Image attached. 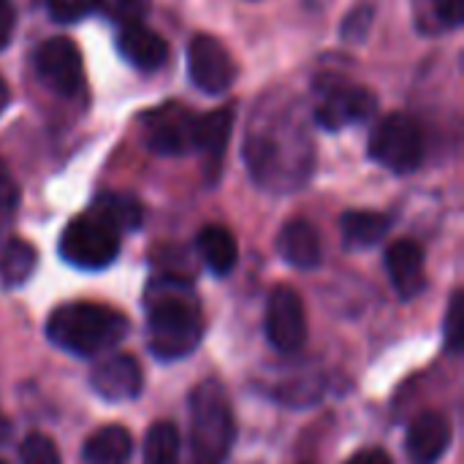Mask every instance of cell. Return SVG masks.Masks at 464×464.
Wrapping results in <instances>:
<instances>
[{
    "mask_svg": "<svg viewBox=\"0 0 464 464\" xmlns=\"http://www.w3.org/2000/svg\"><path fill=\"white\" fill-rule=\"evenodd\" d=\"M245 163L253 179L269 190H294L310 177L315 152L294 98L272 95L256 109L245 136Z\"/></svg>",
    "mask_w": 464,
    "mask_h": 464,
    "instance_id": "cell-1",
    "label": "cell"
},
{
    "mask_svg": "<svg viewBox=\"0 0 464 464\" xmlns=\"http://www.w3.org/2000/svg\"><path fill=\"white\" fill-rule=\"evenodd\" d=\"M150 351L174 362L193 353L204 334L201 302L179 275H160L147 291Z\"/></svg>",
    "mask_w": 464,
    "mask_h": 464,
    "instance_id": "cell-2",
    "label": "cell"
},
{
    "mask_svg": "<svg viewBox=\"0 0 464 464\" xmlns=\"http://www.w3.org/2000/svg\"><path fill=\"white\" fill-rule=\"evenodd\" d=\"M130 324L120 310L98 302H68L60 304L46 321V337L60 348L82 359L103 356L117 348Z\"/></svg>",
    "mask_w": 464,
    "mask_h": 464,
    "instance_id": "cell-3",
    "label": "cell"
},
{
    "mask_svg": "<svg viewBox=\"0 0 464 464\" xmlns=\"http://www.w3.org/2000/svg\"><path fill=\"white\" fill-rule=\"evenodd\" d=\"M237 440V421L226 389L204 381L190 392V459L193 464H223Z\"/></svg>",
    "mask_w": 464,
    "mask_h": 464,
    "instance_id": "cell-4",
    "label": "cell"
},
{
    "mask_svg": "<svg viewBox=\"0 0 464 464\" xmlns=\"http://www.w3.org/2000/svg\"><path fill=\"white\" fill-rule=\"evenodd\" d=\"M315 109L313 117L326 130H343L348 125H359L375 117L378 98L372 90L353 84L337 73H321L313 82Z\"/></svg>",
    "mask_w": 464,
    "mask_h": 464,
    "instance_id": "cell-5",
    "label": "cell"
},
{
    "mask_svg": "<svg viewBox=\"0 0 464 464\" xmlns=\"http://www.w3.org/2000/svg\"><path fill=\"white\" fill-rule=\"evenodd\" d=\"M60 256L76 269H106L120 256V234L95 212L73 218L60 237Z\"/></svg>",
    "mask_w": 464,
    "mask_h": 464,
    "instance_id": "cell-6",
    "label": "cell"
},
{
    "mask_svg": "<svg viewBox=\"0 0 464 464\" xmlns=\"http://www.w3.org/2000/svg\"><path fill=\"white\" fill-rule=\"evenodd\" d=\"M370 158L394 174H411L424 160V133L411 114H386L370 136Z\"/></svg>",
    "mask_w": 464,
    "mask_h": 464,
    "instance_id": "cell-7",
    "label": "cell"
},
{
    "mask_svg": "<svg viewBox=\"0 0 464 464\" xmlns=\"http://www.w3.org/2000/svg\"><path fill=\"white\" fill-rule=\"evenodd\" d=\"M141 125H144V141L152 152L171 155V158L196 152L198 114H193L188 106H182L177 101L163 103V106L152 109L150 114H144Z\"/></svg>",
    "mask_w": 464,
    "mask_h": 464,
    "instance_id": "cell-8",
    "label": "cell"
},
{
    "mask_svg": "<svg viewBox=\"0 0 464 464\" xmlns=\"http://www.w3.org/2000/svg\"><path fill=\"white\" fill-rule=\"evenodd\" d=\"M33 65H35L38 79L60 98L79 95L84 84V65L71 38H63V35L46 38L33 54Z\"/></svg>",
    "mask_w": 464,
    "mask_h": 464,
    "instance_id": "cell-9",
    "label": "cell"
},
{
    "mask_svg": "<svg viewBox=\"0 0 464 464\" xmlns=\"http://www.w3.org/2000/svg\"><path fill=\"white\" fill-rule=\"evenodd\" d=\"M188 73L201 92L223 95L237 79V63L215 35L198 33L188 44Z\"/></svg>",
    "mask_w": 464,
    "mask_h": 464,
    "instance_id": "cell-10",
    "label": "cell"
},
{
    "mask_svg": "<svg viewBox=\"0 0 464 464\" xmlns=\"http://www.w3.org/2000/svg\"><path fill=\"white\" fill-rule=\"evenodd\" d=\"M266 337L280 353H294L307 343V313L302 296L280 285L266 304Z\"/></svg>",
    "mask_w": 464,
    "mask_h": 464,
    "instance_id": "cell-11",
    "label": "cell"
},
{
    "mask_svg": "<svg viewBox=\"0 0 464 464\" xmlns=\"http://www.w3.org/2000/svg\"><path fill=\"white\" fill-rule=\"evenodd\" d=\"M90 386L106 402H128L144 389L141 367L130 353H109L95 364Z\"/></svg>",
    "mask_w": 464,
    "mask_h": 464,
    "instance_id": "cell-12",
    "label": "cell"
},
{
    "mask_svg": "<svg viewBox=\"0 0 464 464\" xmlns=\"http://www.w3.org/2000/svg\"><path fill=\"white\" fill-rule=\"evenodd\" d=\"M451 446V421L443 413H421L405 438V451L411 464H438Z\"/></svg>",
    "mask_w": 464,
    "mask_h": 464,
    "instance_id": "cell-13",
    "label": "cell"
},
{
    "mask_svg": "<svg viewBox=\"0 0 464 464\" xmlns=\"http://www.w3.org/2000/svg\"><path fill=\"white\" fill-rule=\"evenodd\" d=\"M386 269L400 299H413L424 291V250L413 239H400L386 250Z\"/></svg>",
    "mask_w": 464,
    "mask_h": 464,
    "instance_id": "cell-14",
    "label": "cell"
},
{
    "mask_svg": "<svg viewBox=\"0 0 464 464\" xmlns=\"http://www.w3.org/2000/svg\"><path fill=\"white\" fill-rule=\"evenodd\" d=\"M117 49L139 71H158L169 60L166 38L141 22L122 24L120 35H117Z\"/></svg>",
    "mask_w": 464,
    "mask_h": 464,
    "instance_id": "cell-15",
    "label": "cell"
},
{
    "mask_svg": "<svg viewBox=\"0 0 464 464\" xmlns=\"http://www.w3.org/2000/svg\"><path fill=\"white\" fill-rule=\"evenodd\" d=\"M277 253L294 269H315L321 264V237L304 218L288 220L277 237Z\"/></svg>",
    "mask_w": 464,
    "mask_h": 464,
    "instance_id": "cell-16",
    "label": "cell"
},
{
    "mask_svg": "<svg viewBox=\"0 0 464 464\" xmlns=\"http://www.w3.org/2000/svg\"><path fill=\"white\" fill-rule=\"evenodd\" d=\"M196 247L212 275H231L239 261V247L226 226H204L196 237Z\"/></svg>",
    "mask_w": 464,
    "mask_h": 464,
    "instance_id": "cell-17",
    "label": "cell"
},
{
    "mask_svg": "<svg viewBox=\"0 0 464 464\" xmlns=\"http://www.w3.org/2000/svg\"><path fill=\"white\" fill-rule=\"evenodd\" d=\"M130 457H133V438L120 424L95 430L84 443L87 464H128Z\"/></svg>",
    "mask_w": 464,
    "mask_h": 464,
    "instance_id": "cell-18",
    "label": "cell"
},
{
    "mask_svg": "<svg viewBox=\"0 0 464 464\" xmlns=\"http://www.w3.org/2000/svg\"><path fill=\"white\" fill-rule=\"evenodd\" d=\"M231 128H234V109H215L209 114H198V125H196V150L204 152L215 166L220 163L228 139H231Z\"/></svg>",
    "mask_w": 464,
    "mask_h": 464,
    "instance_id": "cell-19",
    "label": "cell"
},
{
    "mask_svg": "<svg viewBox=\"0 0 464 464\" xmlns=\"http://www.w3.org/2000/svg\"><path fill=\"white\" fill-rule=\"evenodd\" d=\"M340 226H343V239L348 247H372L389 234L392 218L383 212H372V209H353L343 215Z\"/></svg>",
    "mask_w": 464,
    "mask_h": 464,
    "instance_id": "cell-20",
    "label": "cell"
},
{
    "mask_svg": "<svg viewBox=\"0 0 464 464\" xmlns=\"http://www.w3.org/2000/svg\"><path fill=\"white\" fill-rule=\"evenodd\" d=\"M413 16L419 33L438 35L457 30L464 19V0H416Z\"/></svg>",
    "mask_w": 464,
    "mask_h": 464,
    "instance_id": "cell-21",
    "label": "cell"
},
{
    "mask_svg": "<svg viewBox=\"0 0 464 464\" xmlns=\"http://www.w3.org/2000/svg\"><path fill=\"white\" fill-rule=\"evenodd\" d=\"M101 220H106L117 234L122 231H136L141 226V204L128 196V193H103L95 198L92 209Z\"/></svg>",
    "mask_w": 464,
    "mask_h": 464,
    "instance_id": "cell-22",
    "label": "cell"
},
{
    "mask_svg": "<svg viewBox=\"0 0 464 464\" xmlns=\"http://www.w3.org/2000/svg\"><path fill=\"white\" fill-rule=\"evenodd\" d=\"M35 247L19 237L8 239L0 250V280L5 288H19L30 280L33 269H35Z\"/></svg>",
    "mask_w": 464,
    "mask_h": 464,
    "instance_id": "cell-23",
    "label": "cell"
},
{
    "mask_svg": "<svg viewBox=\"0 0 464 464\" xmlns=\"http://www.w3.org/2000/svg\"><path fill=\"white\" fill-rule=\"evenodd\" d=\"M179 430L171 421H158L144 438V464H179Z\"/></svg>",
    "mask_w": 464,
    "mask_h": 464,
    "instance_id": "cell-24",
    "label": "cell"
},
{
    "mask_svg": "<svg viewBox=\"0 0 464 464\" xmlns=\"http://www.w3.org/2000/svg\"><path fill=\"white\" fill-rule=\"evenodd\" d=\"M19 459L22 464H63L54 440L41 432H33L24 438V443L19 449Z\"/></svg>",
    "mask_w": 464,
    "mask_h": 464,
    "instance_id": "cell-25",
    "label": "cell"
},
{
    "mask_svg": "<svg viewBox=\"0 0 464 464\" xmlns=\"http://www.w3.org/2000/svg\"><path fill=\"white\" fill-rule=\"evenodd\" d=\"M95 8L114 22L133 24L144 19V14L150 11V0H95Z\"/></svg>",
    "mask_w": 464,
    "mask_h": 464,
    "instance_id": "cell-26",
    "label": "cell"
},
{
    "mask_svg": "<svg viewBox=\"0 0 464 464\" xmlns=\"http://www.w3.org/2000/svg\"><path fill=\"white\" fill-rule=\"evenodd\" d=\"M372 22H375V8H372V3L356 5V8L345 16V22H343V38H345L348 44H362V41H367V35H370V30H372Z\"/></svg>",
    "mask_w": 464,
    "mask_h": 464,
    "instance_id": "cell-27",
    "label": "cell"
},
{
    "mask_svg": "<svg viewBox=\"0 0 464 464\" xmlns=\"http://www.w3.org/2000/svg\"><path fill=\"white\" fill-rule=\"evenodd\" d=\"M446 345L451 353H459L464 345V294L454 291L446 313Z\"/></svg>",
    "mask_w": 464,
    "mask_h": 464,
    "instance_id": "cell-28",
    "label": "cell"
},
{
    "mask_svg": "<svg viewBox=\"0 0 464 464\" xmlns=\"http://www.w3.org/2000/svg\"><path fill=\"white\" fill-rule=\"evenodd\" d=\"M46 11L54 22H79L90 11H95V0H46Z\"/></svg>",
    "mask_w": 464,
    "mask_h": 464,
    "instance_id": "cell-29",
    "label": "cell"
},
{
    "mask_svg": "<svg viewBox=\"0 0 464 464\" xmlns=\"http://www.w3.org/2000/svg\"><path fill=\"white\" fill-rule=\"evenodd\" d=\"M19 204V185L14 179V174L8 171L5 160L0 158V215L11 212Z\"/></svg>",
    "mask_w": 464,
    "mask_h": 464,
    "instance_id": "cell-30",
    "label": "cell"
},
{
    "mask_svg": "<svg viewBox=\"0 0 464 464\" xmlns=\"http://www.w3.org/2000/svg\"><path fill=\"white\" fill-rule=\"evenodd\" d=\"M345 464H392V459L381 449H367V451H359L356 457H351Z\"/></svg>",
    "mask_w": 464,
    "mask_h": 464,
    "instance_id": "cell-31",
    "label": "cell"
},
{
    "mask_svg": "<svg viewBox=\"0 0 464 464\" xmlns=\"http://www.w3.org/2000/svg\"><path fill=\"white\" fill-rule=\"evenodd\" d=\"M11 0H0V46L5 44L8 33H11Z\"/></svg>",
    "mask_w": 464,
    "mask_h": 464,
    "instance_id": "cell-32",
    "label": "cell"
},
{
    "mask_svg": "<svg viewBox=\"0 0 464 464\" xmlns=\"http://www.w3.org/2000/svg\"><path fill=\"white\" fill-rule=\"evenodd\" d=\"M8 101H11V90H8V84H5V79L0 76V111L8 106Z\"/></svg>",
    "mask_w": 464,
    "mask_h": 464,
    "instance_id": "cell-33",
    "label": "cell"
},
{
    "mask_svg": "<svg viewBox=\"0 0 464 464\" xmlns=\"http://www.w3.org/2000/svg\"><path fill=\"white\" fill-rule=\"evenodd\" d=\"M8 435H11V424H8V419H5V416H0V443H3Z\"/></svg>",
    "mask_w": 464,
    "mask_h": 464,
    "instance_id": "cell-34",
    "label": "cell"
},
{
    "mask_svg": "<svg viewBox=\"0 0 464 464\" xmlns=\"http://www.w3.org/2000/svg\"><path fill=\"white\" fill-rule=\"evenodd\" d=\"M0 464H3V462H0Z\"/></svg>",
    "mask_w": 464,
    "mask_h": 464,
    "instance_id": "cell-35",
    "label": "cell"
}]
</instances>
